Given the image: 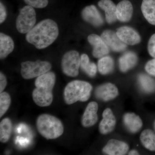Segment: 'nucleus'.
Instances as JSON below:
<instances>
[{
	"instance_id": "obj_25",
	"label": "nucleus",
	"mask_w": 155,
	"mask_h": 155,
	"mask_svg": "<svg viewBox=\"0 0 155 155\" xmlns=\"http://www.w3.org/2000/svg\"><path fill=\"white\" fill-rule=\"evenodd\" d=\"M12 130V123L9 118H5L0 123V141L6 143L11 137Z\"/></svg>"
},
{
	"instance_id": "obj_13",
	"label": "nucleus",
	"mask_w": 155,
	"mask_h": 155,
	"mask_svg": "<svg viewBox=\"0 0 155 155\" xmlns=\"http://www.w3.org/2000/svg\"><path fill=\"white\" fill-rule=\"evenodd\" d=\"M103 119L100 122L99 130L104 135L110 133L114 130L116 124V118L110 108H107L103 112Z\"/></svg>"
},
{
	"instance_id": "obj_27",
	"label": "nucleus",
	"mask_w": 155,
	"mask_h": 155,
	"mask_svg": "<svg viewBox=\"0 0 155 155\" xmlns=\"http://www.w3.org/2000/svg\"><path fill=\"white\" fill-rule=\"evenodd\" d=\"M11 102V97L8 93L2 92L0 94V117L2 118L8 110Z\"/></svg>"
},
{
	"instance_id": "obj_10",
	"label": "nucleus",
	"mask_w": 155,
	"mask_h": 155,
	"mask_svg": "<svg viewBox=\"0 0 155 155\" xmlns=\"http://www.w3.org/2000/svg\"><path fill=\"white\" fill-rule=\"evenodd\" d=\"M119 94L117 87L111 83H106L100 85L97 87L95 91L97 98L105 102L114 99Z\"/></svg>"
},
{
	"instance_id": "obj_32",
	"label": "nucleus",
	"mask_w": 155,
	"mask_h": 155,
	"mask_svg": "<svg viewBox=\"0 0 155 155\" xmlns=\"http://www.w3.org/2000/svg\"><path fill=\"white\" fill-rule=\"evenodd\" d=\"M7 13L5 8L4 5L1 2L0 4V23H2L5 20Z\"/></svg>"
},
{
	"instance_id": "obj_22",
	"label": "nucleus",
	"mask_w": 155,
	"mask_h": 155,
	"mask_svg": "<svg viewBox=\"0 0 155 155\" xmlns=\"http://www.w3.org/2000/svg\"><path fill=\"white\" fill-rule=\"evenodd\" d=\"M114 68V60L110 56H104L100 58L98 61V70L102 75H106L110 74L113 72Z\"/></svg>"
},
{
	"instance_id": "obj_12",
	"label": "nucleus",
	"mask_w": 155,
	"mask_h": 155,
	"mask_svg": "<svg viewBox=\"0 0 155 155\" xmlns=\"http://www.w3.org/2000/svg\"><path fill=\"white\" fill-rule=\"evenodd\" d=\"M81 17L84 21L95 27H100L104 23L101 15L94 5L84 8L81 12Z\"/></svg>"
},
{
	"instance_id": "obj_26",
	"label": "nucleus",
	"mask_w": 155,
	"mask_h": 155,
	"mask_svg": "<svg viewBox=\"0 0 155 155\" xmlns=\"http://www.w3.org/2000/svg\"><path fill=\"white\" fill-rule=\"evenodd\" d=\"M138 81L140 88L145 92L151 93L155 90V81L149 75L145 74H140Z\"/></svg>"
},
{
	"instance_id": "obj_24",
	"label": "nucleus",
	"mask_w": 155,
	"mask_h": 155,
	"mask_svg": "<svg viewBox=\"0 0 155 155\" xmlns=\"http://www.w3.org/2000/svg\"><path fill=\"white\" fill-rule=\"evenodd\" d=\"M80 67L90 77H94L96 75L97 67L94 63L90 61L86 54H82L81 56Z\"/></svg>"
},
{
	"instance_id": "obj_19",
	"label": "nucleus",
	"mask_w": 155,
	"mask_h": 155,
	"mask_svg": "<svg viewBox=\"0 0 155 155\" xmlns=\"http://www.w3.org/2000/svg\"><path fill=\"white\" fill-rule=\"evenodd\" d=\"M99 7L105 11L106 20L108 24H112L117 20L116 6L111 0H101L98 3Z\"/></svg>"
},
{
	"instance_id": "obj_34",
	"label": "nucleus",
	"mask_w": 155,
	"mask_h": 155,
	"mask_svg": "<svg viewBox=\"0 0 155 155\" xmlns=\"http://www.w3.org/2000/svg\"><path fill=\"white\" fill-rule=\"evenodd\" d=\"M154 129L155 130V121L154 122Z\"/></svg>"
},
{
	"instance_id": "obj_11",
	"label": "nucleus",
	"mask_w": 155,
	"mask_h": 155,
	"mask_svg": "<svg viewBox=\"0 0 155 155\" xmlns=\"http://www.w3.org/2000/svg\"><path fill=\"white\" fill-rule=\"evenodd\" d=\"M87 40L93 47L92 54L94 58H102L110 52V49L101 36L96 34L90 35L87 37Z\"/></svg>"
},
{
	"instance_id": "obj_21",
	"label": "nucleus",
	"mask_w": 155,
	"mask_h": 155,
	"mask_svg": "<svg viewBox=\"0 0 155 155\" xmlns=\"http://www.w3.org/2000/svg\"><path fill=\"white\" fill-rule=\"evenodd\" d=\"M141 9L147 21L150 24L155 25V0H143Z\"/></svg>"
},
{
	"instance_id": "obj_15",
	"label": "nucleus",
	"mask_w": 155,
	"mask_h": 155,
	"mask_svg": "<svg viewBox=\"0 0 155 155\" xmlns=\"http://www.w3.org/2000/svg\"><path fill=\"white\" fill-rule=\"evenodd\" d=\"M128 145L125 142L110 139L103 148V152L108 155H124L129 150Z\"/></svg>"
},
{
	"instance_id": "obj_8",
	"label": "nucleus",
	"mask_w": 155,
	"mask_h": 155,
	"mask_svg": "<svg viewBox=\"0 0 155 155\" xmlns=\"http://www.w3.org/2000/svg\"><path fill=\"white\" fill-rule=\"evenodd\" d=\"M101 37L110 49L117 52L124 51L127 48L120 40L116 32L111 30H106L102 33Z\"/></svg>"
},
{
	"instance_id": "obj_1",
	"label": "nucleus",
	"mask_w": 155,
	"mask_h": 155,
	"mask_svg": "<svg viewBox=\"0 0 155 155\" xmlns=\"http://www.w3.org/2000/svg\"><path fill=\"white\" fill-rule=\"evenodd\" d=\"M59 29L55 22L46 19L39 22L26 33L27 41L39 49L48 47L56 40Z\"/></svg>"
},
{
	"instance_id": "obj_9",
	"label": "nucleus",
	"mask_w": 155,
	"mask_h": 155,
	"mask_svg": "<svg viewBox=\"0 0 155 155\" xmlns=\"http://www.w3.org/2000/svg\"><path fill=\"white\" fill-rule=\"evenodd\" d=\"M116 34L122 41L127 45H137L141 41L138 32L131 27L124 26L117 29Z\"/></svg>"
},
{
	"instance_id": "obj_3",
	"label": "nucleus",
	"mask_w": 155,
	"mask_h": 155,
	"mask_svg": "<svg viewBox=\"0 0 155 155\" xmlns=\"http://www.w3.org/2000/svg\"><path fill=\"white\" fill-rule=\"evenodd\" d=\"M36 127L40 134L47 139H55L63 134L64 127L61 120L48 114L40 115L36 120Z\"/></svg>"
},
{
	"instance_id": "obj_20",
	"label": "nucleus",
	"mask_w": 155,
	"mask_h": 155,
	"mask_svg": "<svg viewBox=\"0 0 155 155\" xmlns=\"http://www.w3.org/2000/svg\"><path fill=\"white\" fill-rule=\"evenodd\" d=\"M14 44L12 38L3 33H0V58L5 59L14 49Z\"/></svg>"
},
{
	"instance_id": "obj_29",
	"label": "nucleus",
	"mask_w": 155,
	"mask_h": 155,
	"mask_svg": "<svg viewBox=\"0 0 155 155\" xmlns=\"http://www.w3.org/2000/svg\"><path fill=\"white\" fill-rule=\"evenodd\" d=\"M148 51L150 55L155 58V34L150 38L147 46Z\"/></svg>"
},
{
	"instance_id": "obj_14",
	"label": "nucleus",
	"mask_w": 155,
	"mask_h": 155,
	"mask_svg": "<svg viewBox=\"0 0 155 155\" xmlns=\"http://www.w3.org/2000/svg\"><path fill=\"white\" fill-rule=\"evenodd\" d=\"M98 110L97 103L94 101L89 103L81 118V125L84 127H92L97 123L98 121Z\"/></svg>"
},
{
	"instance_id": "obj_2",
	"label": "nucleus",
	"mask_w": 155,
	"mask_h": 155,
	"mask_svg": "<svg viewBox=\"0 0 155 155\" xmlns=\"http://www.w3.org/2000/svg\"><path fill=\"white\" fill-rule=\"evenodd\" d=\"M56 80L55 74L52 72H46L37 78L35 83L36 87L32 91V96L38 106L46 107L51 104Z\"/></svg>"
},
{
	"instance_id": "obj_6",
	"label": "nucleus",
	"mask_w": 155,
	"mask_h": 155,
	"mask_svg": "<svg viewBox=\"0 0 155 155\" xmlns=\"http://www.w3.org/2000/svg\"><path fill=\"white\" fill-rule=\"evenodd\" d=\"M36 21V13L33 7L25 6L20 10L17 17V30L20 33H27L33 28Z\"/></svg>"
},
{
	"instance_id": "obj_18",
	"label": "nucleus",
	"mask_w": 155,
	"mask_h": 155,
	"mask_svg": "<svg viewBox=\"0 0 155 155\" xmlns=\"http://www.w3.org/2000/svg\"><path fill=\"white\" fill-rule=\"evenodd\" d=\"M138 61L136 53L129 51L123 54L119 60V68L122 72H126L135 67Z\"/></svg>"
},
{
	"instance_id": "obj_16",
	"label": "nucleus",
	"mask_w": 155,
	"mask_h": 155,
	"mask_svg": "<svg viewBox=\"0 0 155 155\" xmlns=\"http://www.w3.org/2000/svg\"><path fill=\"white\" fill-rule=\"evenodd\" d=\"M133 8L129 1L124 0L120 2L116 6V17L121 22H127L132 17Z\"/></svg>"
},
{
	"instance_id": "obj_23",
	"label": "nucleus",
	"mask_w": 155,
	"mask_h": 155,
	"mask_svg": "<svg viewBox=\"0 0 155 155\" xmlns=\"http://www.w3.org/2000/svg\"><path fill=\"white\" fill-rule=\"evenodd\" d=\"M142 144L147 149L155 151V134L152 130L145 129L140 136Z\"/></svg>"
},
{
	"instance_id": "obj_33",
	"label": "nucleus",
	"mask_w": 155,
	"mask_h": 155,
	"mask_svg": "<svg viewBox=\"0 0 155 155\" xmlns=\"http://www.w3.org/2000/svg\"><path fill=\"white\" fill-rule=\"evenodd\" d=\"M128 155H139V153L138 152L137 150H132L130 151L128 153Z\"/></svg>"
},
{
	"instance_id": "obj_4",
	"label": "nucleus",
	"mask_w": 155,
	"mask_h": 155,
	"mask_svg": "<svg viewBox=\"0 0 155 155\" xmlns=\"http://www.w3.org/2000/svg\"><path fill=\"white\" fill-rule=\"evenodd\" d=\"M92 89L91 84L87 81H72L64 88V101L68 105L72 104L78 101H87L90 97Z\"/></svg>"
},
{
	"instance_id": "obj_30",
	"label": "nucleus",
	"mask_w": 155,
	"mask_h": 155,
	"mask_svg": "<svg viewBox=\"0 0 155 155\" xmlns=\"http://www.w3.org/2000/svg\"><path fill=\"white\" fill-rule=\"evenodd\" d=\"M145 69L149 74L155 76V58L147 62Z\"/></svg>"
},
{
	"instance_id": "obj_28",
	"label": "nucleus",
	"mask_w": 155,
	"mask_h": 155,
	"mask_svg": "<svg viewBox=\"0 0 155 155\" xmlns=\"http://www.w3.org/2000/svg\"><path fill=\"white\" fill-rule=\"evenodd\" d=\"M28 5L37 8H43L48 4V0H24Z\"/></svg>"
},
{
	"instance_id": "obj_31",
	"label": "nucleus",
	"mask_w": 155,
	"mask_h": 155,
	"mask_svg": "<svg viewBox=\"0 0 155 155\" xmlns=\"http://www.w3.org/2000/svg\"><path fill=\"white\" fill-rule=\"evenodd\" d=\"M7 84L6 76L2 73L0 72V92L2 93L5 88Z\"/></svg>"
},
{
	"instance_id": "obj_17",
	"label": "nucleus",
	"mask_w": 155,
	"mask_h": 155,
	"mask_svg": "<svg viewBox=\"0 0 155 155\" xmlns=\"http://www.w3.org/2000/svg\"><path fill=\"white\" fill-rule=\"evenodd\" d=\"M123 124L130 133L138 132L143 126V122L140 117L133 113H127L123 117Z\"/></svg>"
},
{
	"instance_id": "obj_7",
	"label": "nucleus",
	"mask_w": 155,
	"mask_h": 155,
	"mask_svg": "<svg viewBox=\"0 0 155 155\" xmlns=\"http://www.w3.org/2000/svg\"><path fill=\"white\" fill-rule=\"evenodd\" d=\"M81 57L75 51L67 52L63 56L61 61L62 71L65 75L75 77L79 73L80 67Z\"/></svg>"
},
{
	"instance_id": "obj_5",
	"label": "nucleus",
	"mask_w": 155,
	"mask_h": 155,
	"mask_svg": "<svg viewBox=\"0 0 155 155\" xmlns=\"http://www.w3.org/2000/svg\"><path fill=\"white\" fill-rule=\"evenodd\" d=\"M51 68V65L48 61H26L21 64V75L24 79H32L49 72Z\"/></svg>"
}]
</instances>
